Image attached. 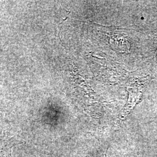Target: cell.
<instances>
[{
	"mask_svg": "<svg viewBox=\"0 0 157 157\" xmlns=\"http://www.w3.org/2000/svg\"><path fill=\"white\" fill-rule=\"evenodd\" d=\"M0 157H3V155H2V153L1 151H0Z\"/></svg>",
	"mask_w": 157,
	"mask_h": 157,
	"instance_id": "obj_1",
	"label": "cell"
}]
</instances>
